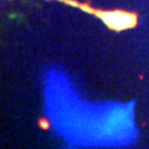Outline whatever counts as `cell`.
I'll return each mask as SVG.
<instances>
[{"label": "cell", "instance_id": "obj_1", "mask_svg": "<svg viewBox=\"0 0 149 149\" xmlns=\"http://www.w3.org/2000/svg\"><path fill=\"white\" fill-rule=\"evenodd\" d=\"M95 15H97L104 24L112 30L122 31L124 29L136 26L137 24V16L130 13L124 11H95Z\"/></svg>", "mask_w": 149, "mask_h": 149}]
</instances>
